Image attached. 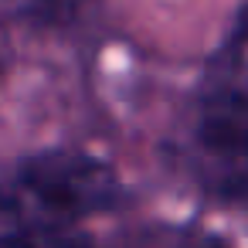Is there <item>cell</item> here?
<instances>
[{
	"label": "cell",
	"instance_id": "obj_1",
	"mask_svg": "<svg viewBox=\"0 0 248 248\" xmlns=\"http://www.w3.org/2000/svg\"><path fill=\"white\" fill-rule=\"evenodd\" d=\"M123 204H129L123 177L92 153H41L0 177V221L14 231H72Z\"/></svg>",
	"mask_w": 248,
	"mask_h": 248
},
{
	"label": "cell",
	"instance_id": "obj_2",
	"mask_svg": "<svg viewBox=\"0 0 248 248\" xmlns=\"http://www.w3.org/2000/svg\"><path fill=\"white\" fill-rule=\"evenodd\" d=\"M187 156L201 190L248 211V78L214 65L194 102Z\"/></svg>",
	"mask_w": 248,
	"mask_h": 248
},
{
	"label": "cell",
	"instance_id": "obj_3",
	"mask_svg": "<svg viewBox=\"0 0 248 248\" xmlns=\"http://www.w3.org/2000/svg\"><path fill=\"white\" fill-rule=\"evenodd\" d=\"M119 248H228L221 238L194 231V228H177V224H150L129 231Z\"/></svg>",
	"mask_w": 248,
	"mask_h": 248
},
{
	"label": "cell",
	"instance_id": "obj_4",
	"mask_svg": "<svg viewBox=\"0 0 248 248\" xmlns=\"http://www.w3.org/2000/svg\"><path fill=\"white\" fill-rule=\"evenodd\" d=\"M95 0H7V7L41 28H68L85 17Z\"/></svg>",
	"mask_w": 248,
	"mask_h": 248
},
{
	"label": "cell",
	"instance_id": "obj_5",
	"mask_svg": "<svg viewBox=\"0 0 248 248\" xmlns=\"http://www.w3.org/2000/svg\"><path fill=\"white\" fill-rule=\"evenodd\" d=\"M0 248H92V241L78 231H11Z\"/></svg>",
	"mask_w": 248,
	"mask_h": 248
}]
</instances>
